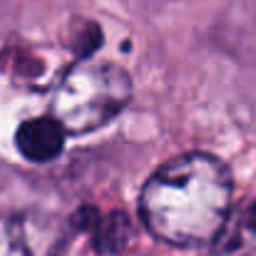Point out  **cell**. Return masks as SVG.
<instances>
[{
    "instance_id": "obj_1",
    "label": "cell",
    "mask_w": 256,
    "mask_h": 256,
    "mask_svg": "<svg viewBox=\"0 0 256 256\" xmlns=\"http://www.w3.org/2000/svg\"><path fill=\"white\" fill-rule=\"evenodd\" d=\"M234 202L229 167L206 152H184L164 162L140 194L144 226L160 242L199 249L226 229Z\"/></svg>"
},
{
    "instance_id": "obj_2",
    "label": "cell",
    "mask_w": 256,
    "mask_h": 256,
    "mask_svg": "<svg viewBox=\"0 0 256 256\" xmlns=\"http://www.w3.org/2000/svg\"><path fill=\"white\" fill-rule=\"evenodd\" d=\"M132 100L127 70L112 62L87 60L75 65L52 94V117L68 134H90L112 122Z\"/></svg>"
},
{
    "instance_id": "obj_3",
    "label": "cell",
    "mask_w": 256,
    "mask_h": 256,
    "mask_svg": "<svg viewBox=\"0 0 256 256\" xmlns=\"http://www.w3.org/2000/svg\"><path fill=\"white\" fill-rule=\"evenodd\" d=\"M65 137H68V130L60 124L58 117H52V114L32 117L18 127L15 144L25 160L42 164V162H52L60 157V152L65 147Z\"/></svg>"
},
{
    "instance_id": "obj_4",
    "label": "cell",
    "mask_w": 256,
    "mask_h": 256,
    "mask_svg": "<svg viewBox=\"0 0 256 256\" xmlns=\"http://www.w3.org/2000/svg\"><path fill=\"white\" fill-rule=\"evenodd\" d=\"M0 256H40L38 232L22 214H0Z\"/></svg>"
}]
</instances>
